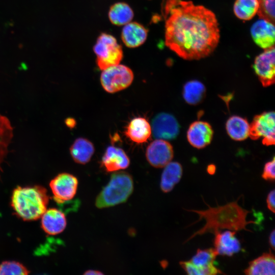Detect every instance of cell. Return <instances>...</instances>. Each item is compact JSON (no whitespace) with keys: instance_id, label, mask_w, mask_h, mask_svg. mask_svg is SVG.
<instances>
[{"instance_id":"6da1fadb","label":"cell","mask_w":275,"mask_h":275,"mask_svg":"<svg viewBox=\"0 0 275 275\" xmlns=\"http://www.w3.org/2000/svg\"><path fill=\"white\" fill-rule=\"evenodd\" d=\"M165 44L185 60H198L209 55L220 37L213 12L191 1L165 0Z\"/></svg>"},{"instance_id":"7a4b0ae2","label":"cell","mask_w":275,"mask_h":275,"mask_svg":"<svg viewBox=\"0 0 275 275\" xmlns=\"http://www.w3.org/2000/svg\"><path fill=\"white\" fill-rule=\"evenodd\" d=\"M208 208L204 210H186L195 212L199 216V219H205V225L198 231L195 232L185 242L196 236L201 235L206 233H215L221 229L232 231L244 230L250 231L246 226L250 224H256L254 221H247L246 217L250 211L241 207L237 201L229 203L223 206L212 207L207 205Z\"/></svg>"},{"instance_id":"3957f363","label":"cell","mask_w":275,"mask_h":275,"mask_svg":"<svg viewBox=\"0 0 275 275\" xmlns=\"http://www.w3.org/2000/svg\"><path fill=\"white\" fill-rule=\"evenodd\" d=\"M49 201L47 190L43 186H17L12 192L10 205L18 218L30 222L40 218Z\"/></svg>"},{"instance_id":"277c9868","label":"cell","mask_w":275,"mask_h":275,"mask_svg":"<svg viewBox=\"0 0 275 275\" xmlns=\"http://www.w3.org/2000/svg\"><path fill=\"white\" fill-rule=\"evenodd\" d=\"M133 190V181L129 173L124 171L113 172L108 183L97 196L95 206L102 209L124 203Z\"/></svg>"},{"instance_id":"5b68a950","label":"cell","mask_w":275,"mask_h":275,"mask_svg":"<svg viewBox=\"0 0 275 275\" xmlns=\"http://www.w3.org/2000/svg\"><path fill=\"white\" fill-rule=\"evenodd\" d=\"M96 63L101 70L119 64L123 58L121 46L112 35L102 33L98 37L93 47Z\"/></svg>"},{"instance_id":"8992f818","label":"cell","mask_w":275,"mask_h":275,"mask_svg":"<svg viewBox=\"0 0 275 275\" xmlns=\"http://www.w3.org/2000/svg\"><path fill=\"white\" fill-rule=\"evenodd\" d=\"M133 77V72L129 67L119 64L103 70L100 82L106 92L114 93L128 87Z\"/></svg>"},{"instance_id":"52a82bcc","label":"cell","mask_w":275,"mask_h":275,"mask_svg":"<svg viewBox=\"0 0 275 275\" xmlns=\"http://www.w3.org/2000/svg\"><path fill=\"white\" fill-rule=\"evenodd\" d=\"M274 117L273 112L255 116L250 125L249 136L255 140L262 138V144L266 146L274 145Z\"/></svg>"},{"instance_id":"ba28073f","label":"cell","mask_w":275,"mask_h":275,"mask_svg":"<svg viewBox=\"0 0 275 275\" xmlns=\"http://www.w3.org/2000/svg\"><path fill=\"white\" fill-rule=\"evenodd\" d=\"M78 184V179L75 176L62 173L52 179L49 185L54 201L59 204H63L74 198Z\"/></svg>"},{"instance_id":"9c48e42d","label":"cell","mask_w":275,"mask_h":275,"mask_svg":"<svg viewBox=\"0 0 275 275\" xmlns=\"http://www.w3.org/2000/svg\"><path fill=\"white\" fill-rule=\"evenodd\" d=\"M264 50L256 58L254 69L262 85L268 87L275 79L274 46Z\"/></svg>"},{"instance_id":"30bf717a","label":"cell","mask_w":275,"mask_h":275,"mask_svg":"<svg viewBox=\"0 0 275 275\" xmlns=\"http://www.w3.org/2000/svg\"><path fill=\"white\" fill-rule=\"evenodd\" d=\"M173 147L164 140L156 139L147 147L146 157L149 164L154 168L165 167L173 158Z\"/></svg>"},{"instance_id":"8fae6325","label":"cell","mask_w":275,"mask_h":275,"mask_svg":"<svg viewBox=\"0 0 275 275\" xmlns=\"http://www.w3.org/2000/svg\"><path fill=\"white\" fill-rule=\"evenodd\" d=\"M151 127L155 138L164 140L175 139L179 131V126L175 118L166 113H160L155 116Z\"/></svg>"},{"instance_id":"7c38bea8","label":"cell","mask_w":275,"mask_h":275,"mask_svg":"<svg viewBox=\"0 0 275 275\" xmlns=\"http://www.w3.org/2000/svg\"><path fill=\"white\" fill-rule=\"evenodd\" d=\"M251 33L254 41L259 47L266 49L274 46V23L260 18L252 25Z\"/></svg>"},{"instance_id":"4fadbf2b","label":"cell","mask_w":275,"mask_h":275,"mask_svg":"<svg viewBox=\"0 0 275 275\" xmlns=\"http://www.w3.org/2000/svg\"><path fill=\"white\" fill-rule=\"evenodd\" d=\"M213 134V129L208 123L197 121L189 126L187 132V139L194 147L201 149L210 143Z\"/></svg>"},{"instance_id":"5bb4252c","label":"cell","mask_w":275,"mask_h":275,"mask_svg":"<svg viewBox=\"0 0 275 275\" xmlns=\"http://www.w3.org/2000/svg\"><path fill=\"white\" fill-rule=\"evenodd\" d=\"M130 159L121 148L108 146L102 157L101 165L106 172H115L127 168Z\"/></svg>"},{"instance_id":"9a60e30c","label":"cell","mask_w":275,"mask_h":275,"mask_svg":"<svg viewBox=\"0 0 275 275\" xmlns=\"http://www.w3.org/2000/svg\"><path fill=\"white\" fill-rule=\"evenodd\" d=\"M40 218L41 228L45 233L50 235L61 233L67 226L65 214L56 208L47 209Z\"/></svg>"},{"instance_id":"2e32d148","label":"cell","mask_w":275,"mask_h":275,"mask_svg":"<svg viewBox=\"0 0 275 275\" xmlns=\"http://www.w3.org/2000/svg\"><path fill=\"white\" fill-rule=\"evenodd\" d=\"M235 231L227 230L214 233V249L217 255L232 256L241 250L239 240L235 236Z\"/></svg>"},{"instance_id":"e0dca14e","label":"cell","mask_w":275,"mask_h":275,"mask_svg":"<svg viewBox=\"0 0 275 275\" xmlns=\"http://www.w3.org/2000/svg\"><path fill=\"white\" fill-rule=\"evenodd\" d=\"M148 31L141 24L131 22L124 25L121 32V38L125 45L131 48L143 44L147 37Z\"/></svg>"},{"instance_id":"ac0fdd59","label":"cell","mask_w":275,"mask_h":275,"mask_svg":"<svg viewBox=\"0 0 275 275\" xmlns=\"http://www.w3.org/2000/svg\"><path fill=\"white\" fill-rule=\"evenodd\" d=\"M244 273L248 275H274L275 274V258L270 251L264 253L254 259Z\"/></svg>"},{"instance_id":"d6986e66","label":"cell","mask_w":275,"mask_h":275,"mask_svg":"<svg viewBox=\"0 0 275 275\" xmlns=\"http://www.w3.org/2000/svg\"><path fill=\"white\" fill-rule=\"evenodd\" d=\"M151 133L150 124L145 118L142 117L131 120L125 131L127 137L138 144L147 142Z\"/></svg>"},{"instance_id":"ffe728a7","label":"cell","mask_w":275,"mask_h":275,"mask_svg":"<svg viewBox=\"0 0 275 275\" xmlns=\"http://www.w3.org/2000/svg\"><path fill=\"white\" fill-rule=\"evenodd\" d=\"M93 143L87 139L78 138L73 143L70 152L74 161L85 164L89 162L94 153Z\"/></svg>"},{"instance_id":"44dd1931","label":"cell","mask_w":275,"mask_h":275,"mask_svg":"<svg viewBox=\"0 0 275 275\" xmlns=\"http://www.w3.org/2000/svg\"><path fill=\"white\" fill-rule=\"evenodd\" d=\"M164 167L160 186L161 190L166 193L171 191L180 181L183 170L181 164L176 161H170Z\"/></svg>"},{"instance_id":"7402d4cb","label":"cell","mask_w":275,"mask_h":275,"mask_svg":"<svg viewBox=\"0 0 275 275\" xmlns=\"http://www.w3.org/2000/svg\"><path fill=\"white\" fill-rule=\"evenodd\" d=\"M226 128L230 137L235 141H243L249 136L250 125L245 119L240 116L230 117L226 122Z\"/></svg>"},{"instance_id":"603a6c76","label":"cell","mask_w":275,"mask_h":275,"mask_svg":"<svg viewBox=\"0 0 275 275\" xmlns=\"http://www.w3.org/2000/svg\"><path fill=\"white\" fill-rule=\"evenodd\" d=\"M133 12L126 3L119 2L112 5L108 12L111 22L116 25H124L130 22L133 17Z\"/></svg>"},{"instance_id":"cb8c5ba5","label":"cell","mask_w":275,"mask_h":275,"mask_svg":"<svg viewBox=\"0 0 275 275\" xmlns=\"http://www.w3.org/2000/svg\"><path fill=\"white\" fill-rule=\"evenodd\" d=\"M13 136V127L9 120L0 114V171H2L1 165L8 154Z\"/></svg>"},{"instance_id":"d4e9b609","label":"cell","mask_w":275,"mask_h":275,"mask_svg":"<svg viewBox=\"0 0 275 275\" xmlns=\"http://www.w3.org/2000/svg\"><path fill=\"white\" fill-rule=\"evenodd\" d=\"M205 92V87L202 82L196 80H191L184 85L183 96L187 103L195 105L202 101Z\"/></svg>"},{"instance_id":"484cf974","label":"cell","mask_w":275,"mask_h":275,"mask_svg":"<svg viewBox=\"0 0 275 275\" xmlns=\"http://www.w3.org/2000/svg\"><path fill=\"white\" fill-rule=\"evenodd\" d=\"M258 9L257 0H236L233 7L235 15L243 20L251 19L257 13Z\"/></svg>"},{"instance_id":"4316f807","label":"cell","mask_w":275,"mask_h":275,"mask_svg":"<svg viewBox=\"0 0 275 275\" xmlns=\"http://www.w3.org/2000/svg\"><path fill=\"white\" fill-rule=\"evenodd\" d=\"M216 256L217 254L214 248L198 249L189 261L197 267L204 268L213 265Z\"/></svg>"},{"instance_id":"83f0119b","label":"cell","mask_w":275,"mask_h":275,"mask_svg":"<svg viewBox=\"0 0 275 275\" xmlns=\"http://www.w3.org/2000/svg\"><path fill=\"white\" fill-rule=\"evenodd\" d=\"M179 264L186 273L189 275H215L223 273V272L214 264L201 268L195 266L189 261H181Z\"/></svg>"},{"instance_id":"f1b7e54d","label":"cell","mask_w":275,"mask_h":275,"mask_svg":"<svg viewBox=\"0 0 275 275\" xmlns=\"http://www.w3.org/2000/svg\"><path fill=\"white\" fill-rule=\"evenodd\" d=\"M30 273L26 266L18 261L7 260L0 264V275H27Z\"/></svg>"},{"instance_id":"f546056e","label":"cell","mask_w":275,"mask_h":275,"mask_svg":"<svg viewBox=\"0 0 275 275\" xmlns=\"http://www.w3.org/2000/svg\"><path fill=\"white\" fill-rule=\"evenodd\" d=\"M260 18L274 23V0H257Z\"/></svg>"},{"instance_id":"4dcf8cb0","label":"cell","mask_w":275,"mask_h":275,"mask_svg":"<svg viewBox=\"0 0 275 275\" xmlns=\"http://www.w3.org/2000/svg\"><path fill=\"white\" fill-rule=\"evenodd\" d=\"M262 177L265 180L273 181L275 178V160L266 162L264 166Z\"/></svg>"},{"instance_id":"1f68e13d","label":"cell","mask_w":275,"mask_h":275,"mask_svg":"<svg viewBox=\"0 0 275 275\" xmlns=\"http://www.w3.org/2000/svg\"><path fill=\"white\" fill-rule=\"evenodd\" d=\"M267 206L268 209L274 213V203H275V191L274 189L270 191L267 195L266 199Z\"/></svg>"},{"instance_id":"d6a6232c","label":"cell","mask_w":275,"mask_h":275,"mask_svg":"<svg viewBox=\"0 0 275 275\" xmlns=\"http://www.w3.org/2000/svg\"><path fill=\"white\" fill-rule=\"evenodd\" d=\"M269 243L271 248L274 250L275 248V231L273 230L269 237Z\"/></svg>"},{"instance_id":"836d02e7","label":"cell","mask_w":275,"mask_h":275,"mask_svg":"<svg viewBox=\"0 0 275 275\" xmlns=\"http://www.w3.org/2000/svg\"><path fill=\"white\" fill-rule=\"evenodd\" d=\"M84 274L85 275L86 274L97 275V274H103V273L98 270H87Z\"/></svg>"},{"instance_id":"e575fe53","label":"cell","mask_w":275,"mask_h":275,"mask_svg":"<svg viewBox=\"0 0 275 275\" xmlns=\"http://www.w3.org/2000/svg\"><path fill=\"white\" fill-rule=\"evenodd\" d=\"M215 171L214 166H209L208 168V171L209 174L214 173Z\"/></svg>"}]
</instances>
